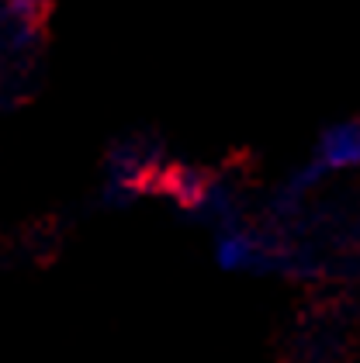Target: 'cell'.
I'll list each match as a JSON object with an SVG mask.
<instances>
[{"instance_id": "1", "label": "cell", "mask_w": 360, "mask_h": 363, "mask_svg": "<svg viewBox=\"0 0 360 363\" xmlns=\"http://www.w3.org/2000/svg\"><path fill=\"white\" fill-rule=\"evenodd\" d=\"M312 177L336 173V169H360V121H339L322 132L315 145V163Z\"/></svg>"}]
</instances>
